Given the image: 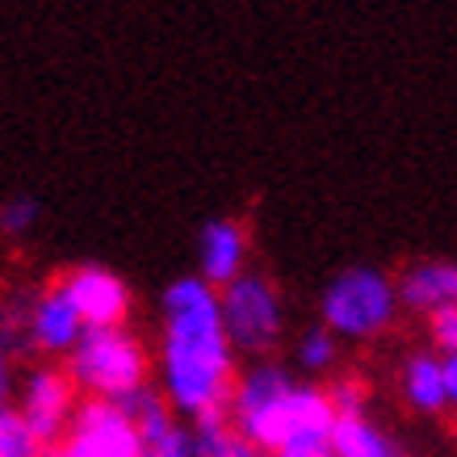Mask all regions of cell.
<instances>
[{
	"label": "cell",
	"mask_w": 457,
	"mask_h": 457,
	"mask_svg": "<svg viewBox=\"0 0 457 457\" xmlns=\"http://www.w3.org/2000/svg\"><path fill=\"white\" fill-rule=\"evenodd\" d=\"M222 416L256 453L328 457L332 449L336 407L328 386L294 378L281 361L264 357L239 370Z\"/></svg>",
	"instance_id": "2"
},
{
	"label": "cell",
	"mask_w": 457,
	"mask_h": 457,
	"mask_svg": "<svg viewBox=\"0 0 457 457\" xmlns=\"http://www.w3.org/2000/svg\"><path fill=\"white\" fill-rule=\"evenodd\" d=\"M252 239L248 227L239 219H210L197 231V278L206 281L210 290H222L236 278L248 273Z\"/></svg>",
	"instance_id": "10"
},
{
	"label": "cell",
	"mask_w": 457,
	"mask_h": 457,
	"mask_svg": "<svg viewBox=\"0 0 457 457\" xmlns=\"http://www.w3.org/2000/svg\"><path fill=\"white\" fill-rule=\"evenodd\" d=\"M261 457H286V453H261Z\"/></svg>",
	"instance_id": "21"
},
{
	"label": "cell",
	"mask_w": 457,
	"mask_h": 457,
	"mask_svg": "<svg viewBox=\"0 0 457 457\" xmlns=\"http://www.w3.org/2000/svg\"><path fill=\"white\" fill-rule=\"evenodd\" d=\"M441 370H445V399H449V411H457V353L441 357Z\"/></svg>",
	"instance_id": "20"
},
{
	"label": "cell",
	"mask_w": 457,
	"mask_h": 457,
	"mask_svg": "<svg viewBox=\"0 0 457 457\" xmlns=\"http://www.w3.org/2000/svg\"><path fill=\"white\" fill-rule=\"evenodd\" d=\"M219 311H222V332H227L231 348L252 361H264L281 345V336H286V298L256 269H248L231 286H222Z\"/></svg>",
	"instance_id": "5"
},
{
	"label": "cell",
	"mask_w": 457,
	"mask_h": 457,
	"mask_svg": "<svg viewBox=\"0 0 457 457\" xmlns=\"http://www.w3.org/2000/svg\"><path fill=\"white\" fill-rule=\"evenodd\" d=\"M399 290L395 278L378 264H348L323 281L319 290V323L345 345V340H378L399 319Z\"/></svg>",
	"instance_id": "4"
},
{
	"label": "cell",
	"mask_w": 457,
	"mask_h": 457,
	"mask_svg": "<svg viewBox=\"0 0 457 457\" xmlns=\"http://www.w3.org/2000/svg\"><path fill=\"white\" fill-rule=\"evenodd\" d=\"M328 399H332L336 416H365V386H361V378L353 374H340L336 382H328Z\"/></svg>",
	"instance_id": "18"
},
{
	"label": "cell",
	"mask_w": 457,
	"mask_h": 457,
	"mask_svg": "<svg viewBox=\"0 0 457 457\" xmlns=\"http://www.w3.org/2000/svg\"><path fill=\"white\" fill-rule=\"evenodd\" d=\"M34 222H38V202L29 194H17L9 202H0V236L21 239L34 231Z\"/></svg>",
	"instance_id": "17"
},
{
	"label": "cell",
	"mask_w": 457,
	"mask_h": 457,
	"mask_svg": "<svg viewBox=\"0 0 457 457\" xmlns=\"http://www.w3.org/2000/svg\"><path fill=\"white\" fill-rule=\"evenodd\" d=\"M428 340H432V353H441V357L457 353V306L428 319Z\"/></svg>",
	"instance_id": "19"
},
{
	"label": "cell",
	"mask_w": 457,
	"mask_h": 457,
	"mask_svg": "<svg viewBox=\"0 0 457 457\" xmlns=\"http://www.w3.org/2000/svg\"><path fill=\"white\" fill-rule=\"evenodd\" d=\"M63 374L80 395L122 407L126 399L152 386V353L130 328H97L84 332L63 357Z\"/></svg>",
	"instance_id": "3"
},
{
	"label": "cell",
	"mask_w": 457,
	"mask_h": 457,
	"mask_svg": "<svg viewBox=\"0 0 457 457\" xmlns=\"http://www.w3.org/2000/svg\"><path fill=\"white\" fill-rule=\"evenodd\" d=\"M76 407H80V390L71 386L63 365H38V370H29L26 386H21V403H17V416L26 420L29 432L46 449H55L63 441Z\"/></svg>",
	"instance_id": "7"
},
{
	"label": "cell",
	"mask_w": 457,
	"mask_h": 457,
	"mask_svg": "<svg viewBox=\"0 0 457 457\" xmlns=\"http://www.w3.org/2000/svg\"><path fill=\"white\" fill-rule=\"evenodd\" d=\"M80 336H84V323H80L76 306H71V298L63 294L59 281H51L46 290L26 298L21 345H29L34 353H46V357H68Z\"/></svg>",
	"instance_id": "9"
},
{
	"label": "cell",
	"mask_w": 457,
	"mask_h": 457,
	"mask_svg": "<svg viewBox=\"0 0 457 457\" xmlns=\"http://www.w3.org/2000/svg\"><path fill=\"white\" fill-rule=\"evenodd\" d=\"M160 395L189 424L227 411L236 386V348L222 332L219 290L189 278L168 281L160 298Z\"/></svg>",
	"instance_id": "1"
},
{
	"label": "cell",
	"mask_w": 457,
	"mask_h": 457,
	"mask_svg": "<svg viewBox=\"0 0 457 457\" xmlns=\"http://www.w3.org/2000/svg\"><path fill=\"white\" fill-rule=\"evenodd\" d=\"M340 361V340L323 323H311L294 336V365L303 378H328Z\"/></svg>",
	"instance_id": "14"
},
{
	"label": "cell",
	"mask_w": 457,
	"mask_h": 457,
	"mask_svg": "<svg viewBox=\"0 0 457 457\" xmlns=\"http://www.w3.org/2000/svg\"><path fill=\"white\" fill-rule=\"evenodd\" d=\"M63 294L71 298L76 315H80L84 332H97V328H126L130 315V286H126L113 269L105 264H76L59 278Z\"/></svg>",
	"instance_id": "8"
},
{
	"label": "cell",
	"mask_w": 457,
	"mask_h": 457,
	"mask_svg": "<svg viewBox=\"0 0 457 457\" xmlns=\"http://www.w3.org/2000/svg\"><path fill=\"white\" fill-rule=\"evenodd\" d=\"M46 457H143L135 420L118 403L80 399L63 441Z\"/></svg>",
	"instance_id": "6"
},
{
	"label": "cell",
	"mask_w": 457,
	"mask_h": 457,
	"mask_svg": "<svg viewBox=\"0 0 457 457\" xmlns=\"http://www.w3.org/2000/svg\"><path fill=\"white\" fill-rule=\"evenodd\" d=\"M328 457H407V453H403V445L365 411V416H336Z\"/></svg>",
	"instance_id": "13"
},
{
	"label": "cell",
	"mask_w": 457,
	"mask_h": 457,
	"mask_svg": "<svg viewBox=\"0 0 457 457\" xmlns=\"http://www.w3.org/2000/svg\"><path fill=\"white\" fill-rule=\"evenodd\" d=\"M395 290H399V306L403 311H416V315L432 319L457 306V264L441 261V256H428V261H411L395 278Z\"/></svg>",
	"instance_id": "11"
},
{
	"label": "cell",
	"mask_w": 457,
	"mask_h": 457,
	"mask_svg": "<svg viewBox=\"0 0 457 457\" xmlns=\"http://www.w3.org/2000/svg\"><path fill=\"white\" fill-rule=\"evenodd\" d=\"M399 395L411 411H420V416H441V411H449L441 353H432V348L407 353L399 365Z\"/></svg>",
	"instance_id": "12"
},
{
	"label": "cell",
	"mask_w": 457,
	"mask_h": 457,
	"mask_svg": "<svg viewBox=\"0 0 457 457\" xmlns=\"http://www.w3.org/2000/svg\"><path fill=\"white\" fill-rule=\"evenodd\" d=\"M0 340H4V323H0Z\"/></svg>",
	"instance_id": "22"
},
{
	"label": "cell",
	"mask_w": 457,
	"mask_h": 457,
	"mask_svg": "<svg viewBox=\"0 0 457 457\" xmlns=\"http://www.w3.org/2000/svg\"><path fill=\"white\" fill-rule=\"evenodd\" d=\"M189 432H194V453L197 457H261L231 424H227L222 411L219 416H206V420H194Z\"/></svg>",
	"instance_id": "15"
},
{
	"label": "cell",
	"mask_w": 457,
	"mask_h": 457,
	"mask_svg": "<svg viewBox=\"0 0 457 457\" xmlns=\"http://www.w3.org/2000/svg\"><path fill=\"white\" fill-rule=\"evenodd\" d=\"M51 449L29 432V424L17 416V407L0 411V457H46Z\"/></svg>",
	"instance_id": "16"
}]
</instances>
